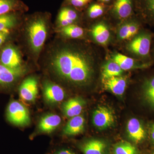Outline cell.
<instances>
[{
  "label": "cell",
  "mask_w": 154,
  "mask_h": 154,
  "mask_svg": "<svg viewBox=\"0 0 154 154\" xmlns=\"http://www.w3.org/2000/svg\"><path fill=\"white\" fill-rule=\"evenodd\" d=\"M42 58L63 82L84 85L92 79L96 57L88 46L81 42L56 39L47 46Z\"/></svg>",
  "instance_id": "6da1fadb"
},
{
  "label": "cell",
  "mask_w": 154,
  "mask_h": 154,
  "mask_svg": "<svg viewBox=\"0 0 154 154\" xmlns=\"http://www.w3.org/2000/svg\"><path fill=\"white\" fill-rule=\"evenodd\" d=\"M51 15L36 12L24 16L23 39L25 49L31 58H39L48 36Z\"/></svg>",
  "instance_id": "7a4b0ae2"
},
{
  "label": "cell",
  "mask_w": 154,
  "mask_h": 154,
  "mask_svg": "<svg viewBox=\"0 0 154 154\" xmlns=\"http://www.w3.org/2000/svg\"><path fill=\"white\" fill-rule=\"evenodd\" d=\"M154 36L152 32L142 29L128 43L127 49L138 60L144 63H153L151 50Z\"/></svg>",
  "instance_id": "3957f363"
},
{
  "label": "cell",
  "mask_w": 154,
  "mask_h": 154,
  "mask_svg": "<svg viewBox=\"0 0 154 154\" xmlns=\"http://www.w3.org/2000/svg\"><path fill=\"white\" fill-rule=\"evenodd\" d=\"M7 117L10 122L15 125L25 126L30 121L29 111L18 101H12L7 109Z\"/></svg>",
  "instance_id": "277c9868"
},
{
  "label": "cell",
  "mask_w": 154,
  "mask_h": 154,
  "mask_svg": "<svg viewBox=\"0 0 154 154\" xmlns=\"http://www.w3.org/2000/svg\"><path fill=\"white\" fill-rule=\"evenodd\" d=\"M0 63L11 69L25 68L20 51L17 48L11 45H7L2 51Z\"/></svg>",
  "instance_id": "5b68a950"
},
{
  "label": "cell",
  "mask_w": 154,
  "mask_h": 154,
  "mask_svg": "<svg viewBox=\"0 0 154 154\" xmlns=\"http://www.w3.org/2000/svg\"><path fill=\"white\" fill-rule=\"evenodd\" d=\"M136 15L143 23L154 26V0H134Z\"/></svg>",
  "instance_id": "8992f818"
},
{
  "label": "cell",
  "mask_w": 154,
  "mask_h": 154,
  "mask_svg": "<svg viewBox=\"0 0 154 154\" xmlns=\"http://www.w3.org/2000/svg\"><path fill=\"white\" fill-rule=\"evenodd\" d=\"M115 121V115L108 107L99 106L93 113V123L98 129L104 130L110 128Z\"/></svg>",
  "instance_id": "52a82bcc"
},
{
  "label": "cell",
  "mask_w": 154,
  "mask_h": 154,
  "mask_svg": "<svg viewBox=\"0 0 154 154\" xmlns=\"http://www.w3.org/2000/svg\"><path fill=\"white\" fill-rule=\"evenodd\" d=\"M110 11L112 15L117 19H128L134 14V0H114Z\"/></svg>",
  "instance_id": "ba28073f"
},
{
  "label": "cell",
  "mask_w": 154,
  "mask_h": 154,
  "mask_svg": "<svg viewBox=\"0 0 154 154\" xmlns=\"http://www.w3.org/2000/svg\"><path fill=\"white\" fill-rule=\"evenodd\" d=\"M81 15L82 14L80 11L72 7L61 6L57 17V28L73 25L79 20Z\"/></svg>",
  "instance_id": "9c48e42d"
},
{
  "label": "cell",
  "mask_w": 154,
  "mask_h": 154,
  "mask_svg": "<svg viewBox=\"0 0 154 154\" xmlns=\"http://www.w3.org/2000/svg\"><path fill=\"white\" fill-rule=\"evenodd\" d=\"M38 93V82L34 77H28L24 80L19 88L20 97L27 102H34Z\"/></svg>",
  "instance_id": "30bf717a"
},
{
  "label": "cell",
  "mask_w": 154,
  "mask_h": 154,
  "mask_svg": "<svg viewBox=\"0 0 154 154\" xmlns=\"http://www.w3.org/2000/svg\"><path fill=\"white\" fill-rule=\"evenodd\" d=\"M43 89L45 99L51 104L61 102L65 96L63 89L60 86L50 81L45 82Z\"/></svg>",
  "instance_id": "8fae6325"
},
{
  "label": "cell",
  "mask_w": 154,
  "mask_h": 154,
  "mask_svg": "<svg viewBox=\"0 0 154 154\" xmlns=\"http://www.w3.org/2000/svg\"><path fill=\"white\" fill-rule=\"evenodd\" d=\"M111 59L116 63L123 71L133 69L146 68L152 64V63H144L139 60H135L118 53L113 54Z\"/></svg>",
  "instance_id": "7c38bea8"
},
{
  "label": "cell",
  "mask_w": 154,
  "mask_h": 154,
  "mask_svg": "<svg viewBox=\"0 0 154 154\" xmlns=\"http://www.w3.org/2000/svg\"><path fill=\"white\" fill-rule=\"evenodd\" d=\"M127 131L130 139L135 143H140L145 139V130L142 124L137 119H130L128 122Z\"/></svg>",
  "instance_id": "4fadbf2b"
},
{
  "label": "cell",
  "mask_w": 154,
  "mask_h": 154,
  "mask_svg": "<svg viewBox=\"0 0 154 154\" xmlns=\"http://www.w3.org/2000/svg\"><path fill=\"white\" fill-rule=\"evenodd\" d=\"M137 19L126 22L120 27L118 31L119 38L122 40H126L132 38L137 35L142 30L140 23L142 22L137 17Z\"/></svg>",
  "instance_id": "5bb4252c"
},
{
  "label": "cell",
  "mask_w": 154,
  "mask_h": 154,
  "mask_svg": "<svg viewBox=\"0 0 154 154\" xmlns=\"http://www.w3.org/2000/svg\"><path fill=\"white\" fill-rule=\"evenodd\" d=\"M80 148L84 154H105L107 145L104 141L93 139L81 144Z\"/></svg>",
  "instance_id": "9a60e30c"
},
{
  "label": "cell",
  "mask_w": 154,
  "mask_h": 154,
  "mask_svg": "<svg viewBox=\"0 0 154 154\" xmlns=\"http://www.w3.org/2000/svg\"><path fill=\"white\" fill-rule=\"evenodd\" d=\"M25 72V68L11 69L0 63V84H12L24 75Z\"/></svg>",
  "instance_id": "2e32d148"
},
{
  "label": "cell",
  "mask_w": 154,
  "mask_h": 154,
  "mask_svg": "<svg viewBox=\"0 0 154 154\" xmlns=\"http://www.w3.org/2000/svg\"><path fill=\"white\" fill-rule=\"evenodd\" d=\"M28 9L21 0H0V16L12 12L24 13Z\"/></svg>",
  "instance_id": "e0dca14e"
},
{
  "label": "cell",
  "mask_w": 154,
  "mask_h": 154,
  "mask_svg": "<svg viewBox=\"0 0 154 154\" xmlns=\"http://www.w3.org/2000/svg\"><path fill=\"white\" fill-rule=\"evenodd\" d=\"M85 105V102L80 97L69 99L64 103L63 110L67 117H72L80 115Z\"/></svg>",
  "instance_id": "ac0fdd59"
},
{
  "label": "cell",
  "mask_w": 154,
  "mask_h": 154,
  "mask_svg": "<svg viewBox=\"0 0 154 154\" xmlns=\"http://www.w3.org/2000/svg\"><path fill=\"white\" fill-rule=\"evenodd\" d=\"M85 119L83 116L72 117L64 128L63 134L67 136H75L82 133L85 128Z\"/></svg>",
  "instance_id": "d6986e66"
},
{
  "label": "cell",
  "mask_w": 154,
  "mask_h": 154,
  "mask_svg": "<svg viewBox=\"0 0 154 154\" xmlns=\"http://www.w3.org/2000/svg\"><path fill=\"white\" fill-rule=\"evenodd\" d=\"M24 13L12 12L0 16V31L14 28L23 18Z\"/></svg>",
  "instance_id": "ffe728a7"
},
{
  "label": "cell",
  "mask_w": 154,
  "mask_h": 154,
  "mask_svg": "<svg viewBox=\"0 0 154 154\" xmlns=\"http://www.w3.org/2000/svg\"><path fill=\"white\" fill-rule=\"evenodd\" d=\"M61 119L59 116L49 114L42 117L38 124V128L41 132L51 133L60 124Z\"/></svg>",
  "instance_id": "44dd1931"
},
{
  "label": "cell",
  "mask_w": 154,
  "mask_h": 154,
  "mask_svg": "<svg viewBox=\"0 0 154 154\" xmlns=\"http://www.w3.org/2000/svg\"><path fill=\"white\" fill-rule=\"evenodd\" d=\"M126 87V80L122 77H113L105 81V89L118 96L124 94Z\"/></svg>",
  "instance_id": "7402d4cb"
},
{
  "label": "cell",
  "mask_w": 154,
  "mask_h": 154,
  "mask_svg": "<svg viewBox=\"0 0 154 154\" xmlns=\"http://www.w3.org/2000/svg\"><path fill=\"white\" fill-rule=\"evenodd\" d=\"M92 32L94 39L98 43L106 45L108 43L110 38V32L105 24H97L93 28Z\"/></svg>",
  "instance_id": "603a6c76"
},
{
  "label": "cell",
  "mask_w": 154,
  "mask_h": 154,
  "mask_svg": "<svg viewBox=\"0 0 154 154\" xmlns=\"http://www.w3.org/2000/svg\"><path fill=\"white\" fill-rule=\"evenodd\" d=\"M111 7L100 2L91 3L86 9V15L90 19H97L102 17L106 12L110 10Z\"/></svg>",
  "instance_id": "cb8c5ba5"
},
{
  "label": "cell",
  "mask_w": 154,
  "mask_h": 154,
  "mask_svg": "<svg viewBox=\"0 0 154 154\" xmlns=\"http://www.w3.org/2000/svg\"><path fill=\"white\" fill-rule=\"evenodd\" d=\"M123 72L119 66L111 60L106 63L103 67L102 79L105 81L113 77L120 76Z\"/></svg>",
  "instance_id": "d4e9b609"
},
{
  "label": "cell",
  "mask_w": 154,
  "mask_h": 154,
  "mask_svg": "<svg viewBox=\"0 0 154 154\" xmlns=\"http://www.w3.org/2000/svg\"><path fill=\"white\" fill-rule=\"evenodd\" d=\"M58 33L66 38H79L84 35V30L80 26L73 24L57 29Z\"/></svg>",
  "instance_id": "484cf974"
},
{
  "label": "cell",
  "mask_w": 154,
  "mask_h": 154,
  "mask_svg": "<svg viewBox=\"0 0 154 154\" xmlns=\"http://www.w3.org/2000/svg\"><path fill=\"white\" fill-rule=\"evenodd\" d=\"M142 89L146 100L154 107V75L145 79Z\"/></svg>",
  "instance_id": "4316f807"
},
{
  "label": "cell",
  "mask_w": 154,
  "mask_h": 154,
  "mask_svg": "<svg viewBox=\"0 0 154 154\" xmlns=\"http://www.w3.org/2000/svg\"><path fill=\"white\" fill-rule=\"evenodd\" d=\"M114 154H138L136 147L130 143L122 141L116 144L114 147Z\"/></svg>",
  "instance_id": "83f0119b"
},
{
  "label": "cell",
  "mask_w": 154,
  "mask_h": 154,
  "mask_svg": "<svg viewBox=\"0 0 154 154\" xmlns=\"http://www.w3.org/2000/svg\"><path fill=\"white\" fill-rule=\"evenodd\" d=\"M92 1L93 0H64L62 6H70L81 11L88 7Z\"/></svg>",
  "instance_id": "f1b7e54d"
},
{
  "label": "cell",
  "mask_w": 154,
  "mask_h": 154,
  "mask_svg": "<svg viewBox=\"0 0 154 154\" xmlns=\"http://www.w3.org/2000/svg\"><path fill=\"white\" fill-rule=\"evenodd\" d=\"M10 34V30H7L0 31V47L7 40Z\"/></svg>",
  "instance_id": "f546056e"
},
{
  "label": "cell",
  "mask_w": 154,
  "mask_h": 154,
  "mask_svg": "<svg viewBox=\"0 0 154 154\" xmlns=\"http://www.w3.org/2000/svg\"><path fill=\"white\" fill-rule=\"evenodd\" d=\"M52 154H76L69 149L61 148L55 150Z\"/></svg>",
  "instance_id": "4dcf8cb0"
},
{
  "label": "cell",
  "mask_w": 154,
  "mask_h": 154,
  "mask_svg": "<svg viewBox=\"0 0 154 154\" xmlns=\"http://www.w3.org/2000/svg\"><path fill=\"white\" fill-rule=\"evenodd\" d=\"M98 1H99V2L102 3L107 6L110 5L112 6L114 2V0H98Z\"/></svg>",
  "instance_id": "1f68e13d"
},
{
  "label": "cell",
  "mask_w": 154,
  "mask_h": 154,
  "mask_svg": "<svg viewBox=\"0 0 154 154\" xmlns=\"http://www.w3.org/2000/svg\"><path fill=\"white\" fill-rule=\"evenodd\" d=\"M152 46L151 47V57L152 59L154 60V36L153 38L152 42Z\"/></svg>",
  "instance_id": "d6a6232c"
},
{
  "label": "cell",
  "mask_w": 154,
  "mask_h": 154,
  "mask_svg": "<svg viewBox=\"0 0 154 154\" xmlns=\"http://www.w3.org/2000/svg\"><path fill=\"white\" fill-rule=\"evenodd\" d=\"M151 139L152 142L154 143V124L152 126L151 131Z\"/></svg>",
  "instance_id": "836d02e7"
},
{
  "label": "cell",
  "mask_w": 154,
  "mask_h": 154,
  "mask_svg": "<svg viewBox=\"0 0 154 154\" xmlns=\"http://www.w3.org/2000/svg\"><path fill=\"white\" fill-rule=\"evenodd\" d=\"M150 154H154V151H153Z\"/></svg>",
  "instance_id": "e575fe53"
}]
</instances>
